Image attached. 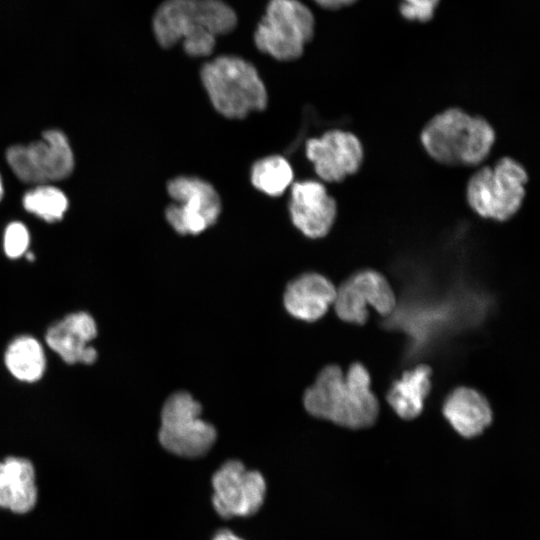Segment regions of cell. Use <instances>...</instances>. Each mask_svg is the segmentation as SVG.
Here are the masks:
<instances>
[{
    "mask_svg": "<svg viewBox=\"0 0 540 540\" xmlns=\"http://www.w3.org/2000/svg\"><path fill=\"white\" fill-rule=\"evenodd\" d=\"M528 180L522 163L512 157H502L470 176L465 189L467 204L483 219L508 221L524 203Z\"/></svg>",
    "mask_w": 540,
    "mask_h": 540,
    "instance_id": "5b68a950",
    "label": "cell"
},
{
    "mask_svg": "<svg viewBox=\"0 0 540 540\" xmlns=\"http://www.w3.org/2000/svg\"><path fill=\"white\" fill-rule=\"evenodd\" d=\"M235 11L222 0H165L153 18L155 38L163 48L182 42L186 54L209 56L216 39L232 31Z\"/></svg>",
    "mask_w": 540,
    "mask_h": 540,
    "instance_id": "7a4b0ae2",
    "label": "cell"
},
{
    "mask_svg": "<svg viewBox=\"0 0 540 540\" xmlns=\"http://www.w3.org/2000/svg\"><path fill=\"white\" fill-rule=\"evenodd\" d=\"M212 502L224 518L250 516L262 506L266 481L258 471L247 470L238 460L225 462L212 477Z\"/></svg>",
    "mask_w": 540,
    "mask_h": 540,
    "instance_id": "30bf717a",
    "label": "cell"
},
{
    "mask_svg": "<svg viewBox=\"0 0 540 540\" xmlns=\"http://www.w3.org/2000/svg\"><path fill=\"white\" fill-rule=\"evenodd\" d=\"M320 7L328 10H338L356 3L358 0H313Z\"/></svg>",
    "mask_w": 540,
    "mask_h": 540,
    "instance_id": "d4e9b609",
    "label": "cell"
},
{
    "mask_svg": "<svg viewBox=\"0 0 540 540\" xmlns=\"http://www.w3.org/2000/svg\"><path fill=\"white\" fill-rule=\"evenodd\" d=\"M97 336L94 318L84 312H74L52 324L45 335L50 349L67 364H93L97 357L96 349L90 343Z\"/></svg>",
    "mask_w": 540,
    "mask_h": 540,
    "instance_id": "4fadbf2b",
    "label": "cell"
},
{
    "mask_svg": "<svg viewBox=\"0 0 540 540\" xmlns=\"http://www.w3.org/2000/svg\"><path fill=\"white\" fill-rule=\"evenodd\" d=\"M212 540H243L228 530L218 532Z\"/></svg>",
    "mask_w": 540,
    "mask_h": 540,
    "instance_id": "484cf974",
    "label": "cell"
},
{
    "mask_svg": "<svg viewBox=\"0 0 540 540\" xmlns=\"http://www.w3.org/2000/svg\"><path fill=\"white\" fill-rule=\"evenodd\" d=\"M305 154L323 183H339L356 174L365 156L358 136L342 129H330L308 139Z\"/></svg>",
    "mask_w": 540,
    "mask_h": 540,
    "instance_id": "8fae6325",
    "label": "cell"
},
{
    "mask_svg": "<svg viewBox=\"0 0 540 540\" xmlns=\"http://www.w3.org/2000/svg\"><path fill=\"white\" fill-rule=\"evenodd\" d=\"M4 361L8 371L20 381H38L45 372L43 347L37 339L28 335L11 341L5 351Z\"/></svg>",
    "mask_w": 540,
    "mask_h": 540,
    "instance_id": "ac0fdd59",
    "label": "cell"
},
{
    "mask_svg": "<svg viewBox=\"0 0 540 540\" xmlns=\"http://www.w3.org/2000/svg\"><path fill=\"white\" fill-rule=\"evenodd\" d=\"M294 173L290 162L281 155H269L256 161L251 168L250 180L260 192L281 196L291 187Z\"/></svg>",
    "mask_w": 540,
    "mask_h": 540,
    "instance_id": "d6986e66",
    "label": "cell"
},
{
    "mask_svg": "<svg viewBox=\"0 0 540 540\" xmlns=\"http://www.w3.org/2000/svg\"><path fill=\"white\" fill-rule=\"evenodd\" d=\"M431 374L429 366L418 365L393 382L387 401L398 416L410 420L421 413L431 389Z\"/></svg>",
    "mask_w": 540,
    "mask_h": 540,
    "instance_id": "e0dca14e",
    "label": "cell"
},
{
    "mask_svg": "<svg viewBox=\"0 0 540 540\" xmlns=\"http://www.w3.org/2000/svg\"><path fill=\"white\" fill-rule=\"evenodd\" d=\"M2 196H3V185H2V181L0 177V199L2 198Z\"/></svg>",
    "mask_w": 540,
    "mask_h": 540,
    "instance_id": "4316f807",
    "label": "cell"
},
{
    "mask_svg": "<svg viewBox=\"0 0 540 540\" xmlns=\"http://www.w3.org/2000/svg\"><path fill=\"white\" fill-rule=\"evenodd\" d=\"M367 306L379 314L388 315L396 306V298L387 279L379 272L365 269L349 277Z\"/></svg>",
    "mask_w": 540,
    "mask_h": 540,
    "instance_id": "ffe728a7",
    "label": "cell"
},
{
    "mask_svg": "<svg viewBox=\"0 0 540 540\" xmlns=\"http://www.w3.org/2000/svg\"><path fill=\"white\" fill-rule=\"evenodd\" d=\"M37 500L35 472L24 458L9 457L0 462V507L15 513L30 511Z\"/></svg>",
    "mask_w": 540,
    "mask_h": 540,
    "instance_id": "2e32d148",
    "label": "cell"
},
{
    "mask_svg": "<svg viewBox=\"0 0 540 540\" xmlns=\"http://www.w3.org/2000/svg\"><path fill=\"white\" fill-rule=\"evenodd\" d=\"M303 403L314 417L352 429L371 426L379 414L370 375L360 363H353L345 374L337 365L324 367L306 389Z\"/></svg>",
    "mask_w": 540,
    "mask_h": 540,
    "instance_id": "6da1fadb",
    "label": "cell"
},
{
    "mask_svg": "<svg viewBox=\"0 0 540 540\" xmlns=\"http://www.w3.org/2000/svg\"><path fill=\"white\" fill-rule=\"evenodd\" d=\"M440 0H402L400 14L408 21L425 23L434 17Z\"/></svg>",
    "mask_w": 540,
    "mask_h": 540,
    "instance_id": "cb8c5ba5",
    "label": "cell"
},
{
    "mask_svg": "<svg viewBox=\"0 0 540 540\" xmlns=\"http://www.w3.org/2000/svg\"><path fill=\"white\" fill-rule=\"evenodd\" d=\"M315 19L299 0H269L255 33L256 47L279 61L299 58L314 36Z\"/></svg>",
    "mask_w": 540,
    "mask_h": 540,
    "instance_id": "8992f818",
    "label": "cell"
},
{
    "mask_svg": "<svg viewBox=\"0 0 540 540\" xmlns=\"http://www.w3.org/2000/svg\"><path fill=\"white\" fill-rule=\"evenodd\" d=\"M201 411L200 403L188 392L170 395L161 410L160 444L181 457L195 458L206 454L213 446L217 432L200 417Z\"/></svg>",
    "mask_w": 540,
    "mask_h": 540,
    "instance_id": "52a82bcc",
    "label": "cell"
},
{
    "mask_svg": "<svg viewBox=\"0 0 540 540\" xmlns=\"http://www.w3.org/2000/svg\"><path fill=\"white\" fill-rule=\"evenodd\" d=\"M336 289L333 283L321 274H302L287 285L284 293L285 308L297 319L314 322L333 305Z\"/></svg>",
    "mask_w": 540,
    "mask_h": 540,
    "instance_id": "5bb4252c",
    "label": "cell"
},
{
    "mask_svg": "<svg viewBox=\"0 0 540 540\" xmlns=\"http://www.w3.org/2000/svg\"><path fill=\"white\" fill-rule=\"evenodd\" d=\"M6 160L20 180L38 185L66 178L74 166L69 142L58 130L46 131L29 145L10 147Z\"/></svg>",
    "mask_w": 540,
    "mask_h": 540,
    "instance_id": "9c48e42d",
    "label": "cell"
},
{
    "mask_svg": "<svg viewBox=\"0 0 540 540\" xmlns=\"http://www.w3.org/2000/svg\"><path fill=\"white\" fill-rule=\"evenodd\" d=\"M333 305L337 316L349 323L364 324L369 315L367 304L349 278L336 289Z\"/></svg>",
    "mask_w": 540,
    "mask_h": 540,
    "instance_id": "7402d4cb",
    "label": "cell"
},
{
    "mask_svg": "<svg viewBox=\"0 0 540 540\" xmlns=\"http://www.w3.org/2000/svg\"><path fill=\"white\" fill-rule=\"evenodd\" d=\"M200 77L213 107L226 118L243 119L267 106L264 82L257 69L241 57L218 56L203 65Z\"/></svg>",
    "mask_w": 540,
    "mask_h": 540,
    "instance_id": "277c9868",
    "label": "cell"
},
{
    "mask_svg": "<svg viewBox=\"0 0 540 540\" xmlns=\"http://www.w3.org/2000/svg\"><path fill=\"white\" fill-rule=\"evenodd\" d=\"M173 202L165 218L181 235H198L214 225L221 213V199L209 182L195 176H178L167 184Z\"/></svg>",
    "mask_w": 540,
    "mask_h": 540,
    "instance_id": "ba28073f",
    "label": "cell"
},
{
    "mask_svg": "<svg viewBox=\"0 0 540 540\" xmlns=\"http://www.w3.org/2000/svg\"><path fill=\"white\" fill-rule=\"evenodd\" d=\"M29 233L27 228L19 222L7 226L4 233V251L9 258H18L23 255L29 246Z\"/></svg>",
    "mask_w": 540,
    "mask_h": 540,
    "instance_id": "603a6c76",
    "label": "cell"
},
{
    "mask_svg": "<svg viewBox=\"0 0 540 540\" xmlns=\"http://www.w3.org/2000/svg\"><path fill=\"white\" fill-rule=\"evenodd\" d=\"M496 132L482 116L450 107L434 115L420 132V143L435 162L446 166L473 167L490 155Z\"/></svg>",
    "mask_w": 540,
    "mask_h": 540,
    "instance_id": "3957f363",
    "label": "cell"
},
{
    "mask_svg": "<svg viewBox=\"0 0 540 540\" xmlns=\"http://www.w3.org/2000/svg\"><path fill=\"white\" fill-rule=\"evenodd\" d=\"M443 414L465 438L480 435L492 422L489 402L480 392L469 387H458L446 397Z\"/></svg>",
    "mask_w": 540,
    "mask_h": 540,
    "instance_id": "9a60e30c",
    "label": "cell"
},
{
    "mask_svg": "<svg viewBox=\"0 0 540 540\" xmlns=\"http://www.w3.org/2000/svg\"><path fill=\"white\" fill-rule=\"evenodd\" d=\"M23 205L39 218L54 222L63 217L68 208V200L58 188L42 184L25 194Z\"/></svg>",
    "mask_w": 540,
    "mask_h": 540,
    "instance_id": "44dd1931",
    "label": "cell"
},
{
    "mask_svg": "<svg viewBox=\"0 0 540 540\" xmlns=\"http://www.w3.org/2000/svg\"><path fill=\"white\" fill-rule=\"evenodd\" d=\"M293 225L306 237H325L337 217V202L319 180L293 182L288 204Z\"/></svg>",
    "mask_w": 540,
    "mask_h": 540,
    "instance_id": "7c38bea8",
    "label": "cell"
}]
</instances>
